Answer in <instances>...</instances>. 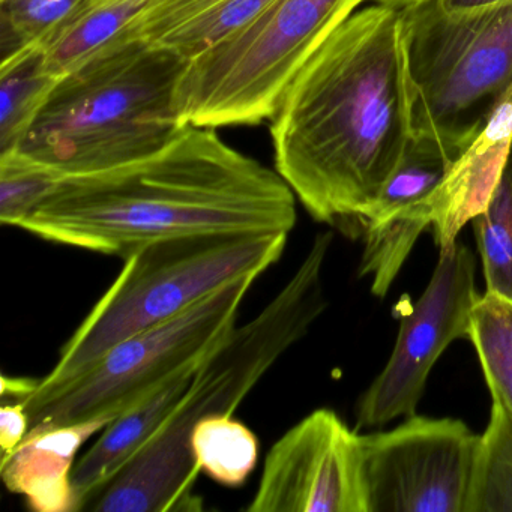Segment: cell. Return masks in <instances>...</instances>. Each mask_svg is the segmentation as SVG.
<instances>
[{
  "instance_id": "1",
  "label": "cell",
  "mask_w": 512,
  "mask_h": 512,
  "mask_svg": "<svg viewBox=\"0 0 512 512\" xmlns=\"http://www.w3.org/2000/svg\"><path fill=\"white\" fill-rule=\"evenodd\" d=\"M271 139L314 220L358 223L413 139L403 10L371 5L340 23L284 92Z\"/></svg>"
},
{
  "instance_id": "2",
  "label": "cell",
  "mask_w": 512,
  "mask_h": 512,
  "mask_svg": "<svg viewBox=\"0 0 512 512\" xmlns=\"http://www.w3.org/2000/svg\"><path fill=\"white\" fill-rule=\"evenodd\" d=\"M296 196L277 170L184 125L136 163L64 178L19 229L53 244L121 259L137 248L202 233H290Z\"/></svg>"
},
{
  "instance_id": "3",
  "label": "cell",
  "mask_w": 512,
  "mask_h": 512,
  "mask_svg": "<svg viewBox=\"0 0 512 512\" xmlns=\"http://www.w3.org/2000/svg\"><path fill=\"white\" fill-rule=\"evenodd\" d=\"M331 244V232L316 236L283 289L200 361L169 418L83 511H202V497L194 493L200 469L191 449V433L197 422L209 416H233L278 359L325 313L323 268Z\"/></svg>"
},
{
  "instance_id": "4",
  "label": "cell",
  "mask_w": 512,
  "mask_h": 512,
  "mask_svg": "<svg viewBox=\"0 0 512 512\" xmlns=\"http://www.w3.org/2000/svg\"><path fill=\"white\" fill-rule=\"evenodd\" d=\"M187 61L122 34L56 83L19 151L64 178L136 163L184 124L176 89Z\"/></svg>"
},
{
  "instance_id": "5",
  "label": "cell",
  "mask_w": 512,
  "mask_h": 512,
  "mask_svg": "<svg viewBox=\"0 0 512 512\" xmlns=\"http://www.w3.org/2000/svg\"><path fill=\"white\" fill-rule=\"evenodd\" d=\"M289 233H202L160 239L124 257V268L62 347L35 391L76 379L127 338L184 313L283 256Z\"/></svg>"
},
{
  "instance_id": "6",
  "label": "cell",
  "mask_w": 512,
  "mask_h": 512,
  "mask_svg": "<svg viewBox=\"0 0 512 512\" xmlns=\"http://www.w3.org/2000/svg\"><path fill=\"white\" fill-rule=\"evenodd\" d=\"M413 137L464 151L512 88V0L451 13L401 8Z\"/></svg>"
},
{
  "instance_id": "7",
  "label": "cell",
  "mask_w": 512,
  "mask_h": 512,
  "mask_svg": "<svg viewBox=\"0 0 512 512\" xmlns=\"http://www.w3.org/2000/svg\"><path fill=\"white\" fill-rule=\"evenodd\" d=\"M365 0H274L247 25L190 59L176 89L184 125H256L329 34Z\"/></svg>"
},
{
  "instance_id": "8",
  "label": "cell",
  "mask_w": 512,
  "mask_h": 512,
  "mask_svg": "<svg viewBox=\"0 0 512 512\" xmlns=\"http://www.w3.org/2000/svg\"><path fill=\"white\" fill-rule=\"evenodd\" d=\"M257 278L226 284L179 316L116 344L76 379L32 392L22 400L31 421L28 434L89 422L109 425L179 371L199 364L235 328Z\"/></svg>"
},
{
  "instance_id": "9",
  "label": "cell",
  "mask_w": 512,
  "mask_h": 512,
  "mask_svg": "<svg viewBox=\"0 0 512 512\" xmlns=\"http://www.w3.org/2000/svg\"><path fill=\"white\" fill-rule=\"evenodd\" d=\"M479 437L460 419L418 415L361 434L365 512H466Z\"/></svg>"
},
{
  "instance_id": "10",
  "label": "cell",
  "mask_w": 512,
  "mask_h": 512,
  "mask_svg": "<svg viewBox=\"0 0 512 512\" xmlns=\"http://www.w3.org/2000/svg\"><path fill=\"white\" fill-rule=\"evenodd\" d=\"M439 251L427 289L401 320L388 362L359 398L356 430L415 415L440 356L455 340H469L470 316L479 299L475 257L458 242Z\"/></svg>"
},
{
  "instance_id": "11",
  "label": "cell",
  "mask_w": 512,
  "mask_h": 512,
  "mask_svg": "<svg viewBox=\"0 0 512 512\" xmlns=\"http://www.w3.org/2000/svg\"><path fill=\"white\" fill-rule=\"evenodd\" d=\"M248 512H365L361 434L314 410L269 449Z\"/></svg>"
},
{
  "instance_id": "12",
  "label": "cell",
  "mask_w": 512,
  "mask_h": 512,
  "mask_svg": "<svg viewBox=\"0 0 512 512\" xmlns=\"http://www.w3.org/2000/svg\"><path fill=\"white\" fill-rule=\"evenodd\" d=\"M464 151L413 137L379 196L362 212L364 233L359 277L383 298L400 274L422 233L433 224V196Z\"/></svg>"
},
{
  "instance_id": "13",
  "label": "cell",
  "mask_w": 512,
  "mask_h": 512,
  "mask_svg": "<svg viewBox=\"0 0 512 512\" xmlns=\"http://www.w3.org/2000/svg\"><path fill=\"white\" fill-rule=\"evenodd\" d=\"M511 148L512 88L434 193L431 229L439 250L454 245L463 227L487 208Z\"/></svg>"
},
{
  "instance_id": "14",
  "label": "cell",
  "mask_w": 512,
  "mask_h": 512,
  "mask_svg": "<svg viewBox=\"0 0 512 512\" xmlns=\"http://www.w3.org/2000/svg\"><path fill=\"white\" fill-rule=\"evenodd\" d=\"M103 422L52 428L28 434L10 454H4L0 475L11 493L25 496L35 512H79L73 472L77 454Z\"/></svg>"
},
{
  "instance_id": "15",
  "label": "cell",
  "mask_w": 512,
  "mask_h": 512,
  "mask_svg": "<svg viewBox=\"0 0 512 512\" xmlns=\"http://www.w3.org/2000/svg\"><path fill=\"white\" fill-rule=\"evenodd\" d=\"M274 0H148L125 34L190 61L259 16Z\"/></svg>"
},
{
  "instance_id": "16",
  "label": "cell",
  "mask_w": 512,
  "mask_h": 512,
  "mask_svg": "<svg viewBox=\"0 0 512 512\" xmlns=\"http://www.w3.org/2000/svg\"><path fill=\"white\" fill-rule=\"evenodd\" d=\"M199 364L179 371L136 406L113 419L101 431L97 442L77 460L73 479L79 511H83L89 499L124 469L157 433L178 406Z\"/></svg>"
},
{
  "instance_id": "17",
  "label": "cell",
  "mask_w": 512,
  "mask_h": 512,
  "mask_svg": "<svg viewBox=\"0 0 512 512\" xmlns=\"http://www.w3.org/2000/svg\"><path fill=\"white\" fill-rule=\"evenodd\" d=\"M59 79L41 44L0 61V154L19 148Z\"/></svg>"
},
{
  "instance_id": "18",
  "label": "cell",
  "mask_w": 512,
  "mask_h": 512,
  "mask_svg": "<svg viewBox=\"0 0 512 512\" xmlns=\"http://www.w3.org/2000/svg\"><path fill=\"white\" fill-rule=\"evenodd\" d=\"M146 4L148 0L91 2L58 34L41 44L47 68L56 77L76 70L121 37Z\"/></svg>"
},
{
  "instance_id": "19",
  "label": "cell",
  "mask_w": 512,
  "mask_h": 512,
  "mask_svg": "<svg viewBox=\"0 0 512 512\" xmlns=\"http://www.w3.org/2000/svg\"><path fill=\"white\" fill-rule=\"evenodd\" d=\"M191 449L200 472L227 487H241L259 461V439L230 415L209 416L191 433Z\"/></svg>"
},
{
  "instance_id": "20",
  "label": "cell",
  "mask_w": 512,
  "mask_h": 512,
  "mask_svg": "<svg viewBox=\"0 0 512 512\" xmlns=\"http://www.w3.org/2000/svg\"><path fill=\"white\" fill-rule=\"evenodd\" d=\"M466 512H512V413L497 400L479 437Z\"/></svg>"
},
{
  "instance_id": "21",
  "label": "cell",
  "mask_w": 512,
  "mask_h": 512,
  "mask_svg": "<svg viewBox=\"0 0 512 512\" xmlns=\"http://www.w3.org/2000/svg\"><path fill=\"white\" fill-rule=\"evenodd\" d=\"M469 341L491 398L512 413V302L496 293L479 296L470 316Z\"/></svg>"
},
{
  "instance_id": "22",
  "label": "cell",
  "mask_w": 512,
  "mask_h": 512,
  "mask_svg": "<svg viewBox=\"0 0 512 512\" xmlns=\"http://www.w3.org/2000/svg\"><path fill=\"white\" fill-rule=\"evenodd\" d=\"M472 223L487 292L512 302V148L487 208Z\"/></svg>"
},
{
  "instance_id": "23",
  "label": "cell",
  "mask_w": 512,
  "mask_h": 512,
  "mask_svg": "<svg viewBox=\"0 0 512 512\" xmlns=\"http://www.w3.org/2000/svg\"><path fill=\"white\" fill-rule=\"evenodd\" d=\"M64 181V175L25 152L0 154V223L16 227L31 217Z\"/></svg>"
},
{
  "instance_id": "24",
  "label": "cell",
  "mask_w": 512,
  "mask_h": 512,
  "mask_svg": "<svg viewBox=\"0 0 512 512\" xmlns=\"http://www.w3.org/2000/svg\"><path fill=\"white\" fill-rule=\"evenodd\" d=\"M89 4L91 0H0L2 59L46 43Z\"/></svg>"
},
{
  "instance_id": "25",
  "label": "cell",
  "mask_w": 512,
  "mask_h": 512,
  "mask_svg": "<svg viewBox=\"0 0 512 512\" xmlns=\"http://www.w3.org/2000/svg\"><path fill=\"white\" fill-rule=\"evenodd\" d=\"M31 428L28 410L22 401H5L0 409V446L4 454H10L25 440Z\"/></svg>"
},
{
  "instance_id": "26",
  "label": "cell",
  "mask_w": 512,
  "mask_h": 512,
  "mask_svg": "<svg viewBox=\"0 0 512 512\" xmlns=\"http://www.w3.org/2000/svg\"><path fill=\"white\" fill-rule=\"evenodd\" d=\"M40 379H23V377L2 376V397L11 401H22L37 389Z\"/></svg>"
},
{
  "instance_id": "27",
  "label": "cell",
  "mask_w": 512,
  "mask_h": 512,
  "mask_svg": "<svg viewBox=\"0 0 512 512\" xmlns=\"http://www.w3.org/2000/svg\"><path fill=\"white\" fill-rule=\"evenodd\" d=\"M509 0H439L443 10L451 13H464V11L479 10V8L493 7V5L505 4Z\"/></svg>"
},
{
  "instance_id": "28",
  "label": "cell",
  "mask_w": 512,
  "mask_h": 512,
  "mask_svg": "<svg viewBox=\"0 0 512 512\" xmlns=\"http://www.w3.org/2000/svg\"><path fill=\"white\" fill-rule=\"evenodd\" d=\"M367 2V0H365ZM377 4L391 5V7L407 8L413 5L424 4L427 0H374Z\"/></svg>"
},
{
  "instance_id": "29",
  "label": "cell",
  "mask_w": 512,
  "mask_h": 512,
  "mask_svg": "<svg viewBox=\"0 0 512 512\" xmlns=\"http://www.w3.org/2000/svg\"><path fill=\"white\" fill-rule=\"evenodd\" d=\"M91 2H109V0H91Z\"/></svg>"
}]
</instances>
